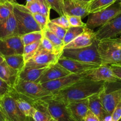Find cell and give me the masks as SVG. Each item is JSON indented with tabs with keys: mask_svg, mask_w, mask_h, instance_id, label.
I'll return each instance as SVG.
<instances>
[{
	"mask_svg": "<svg viewBox=\"0 0 121 121\" xmlns=\"http://www.w3.org/2000/svg\"><path fill=\"white\" fill-rule=\"evenodd\" d=\"M107 83L104 82H94L84 78L64 89L53 92L52 98L67 104L100 93L106 89Z\"/></svg>",
	"mask_w": 121,
	"mask_h": 121,
	"instance_id": "obj_1",
	"label": "cell"
},
{
	"mask_svg": "<svg viewBox=\"0 0 121 121\" xmlns=\"http://www.w3.org/2000/svg\"><path fill=\"white\" fill-rule=\"evenodd\" d=\"M102 65L121 64V39L112 38L98 41L97 46Z\"/></svg>",
	"mask_w": 121,
	"mask_h": 121,
	"instance_id": "obj_2",
	"label": "cell"
},
{
	"mask_svg": "<svg viewBox=\"0 0 121 121\" xmlns=\"http://www.w3.org/2000/svg\"><path fill=\"white\" fill-rule=\"evenodd\" d=\"M98 43V40H96L92 44L87 47L78 48H64L60 57L100 66L102 61L97 49Z\"/></svg>",
	"mask_w": 121,
	"mask_h": 121,
	"instance_id": "obj_3",
	"label": "cell"
},
{
	"mask_svg": "<svg viewBox=\"0 0 121 121\" xmlns=\"http://www.w3.org/2000/svg\"><path fill=\"white\" fill-rule=\"evenodd\" d=\"M13 13L16 20L19 35L21 36L30 32L42 31L36 22L33 14L25 5L17 2L14 3Z\"/></svg>",
	"mask_w": 121,
	"mask_h": 121,
	"instance_id": "obj_4",
	"label": "cell"
},
{
	"mask_svg": "<svg viewBox=\"0 0 121 121\" xmlns=\"http://www.w3.org/2000/svg\"><path fill=\"white\" fill-rule=\"evenodd\" d=\"M14 88L18 93L34 100L43 99L53 94V92L45 89L40 83L20 79H18Z\"/></svg>",
	"mask_w": 121,
	"mask_h": 121,
	"instance_id": "obj_5",
	"label": "cell"
},
{
	"mask_svg": "<svg viewBox=\"0 0 121 121\" xmlns=\"http://www.w3.org/2000/svg\"><path fill=\"white\" fill-rule=\"evenodd\" d=\"M121 13V6L119 1L100 11L89 14L85 23L89 28L101 27Z\"/></svg>",
	"mask_w": 121,
	"mask_h": 121,
	"instance_id": "obj_6",
	"label": "cell"
},
{
	"mask_svg": "<svg viewBox=\"0 0 121 121\" xmlns=\"http://www.w3.org/2000/svg\"><path fill=\"white\" fill-rule=\"evenodd\" d=\"M0 109L5 117L6 121H28L29 117H26L20 111L15 100L8 94L1 98Z\"/></svg>",
	"mask_w": 121,
	"mask_h": 121,
	"instance_id": "obj_7",
	"label": "cell"
},
{
	"mask_svg": "<svg viewBox=\"0 0 121 121\" xmlns=\"http://www.w3.org/2000/svg\"><path fill=\"white\" fill-rule=\"evenodd\" d=\"M43 100L46 103L52 119L56 121H74L66 107V104L53 99L52 95L46 97Z\"/></svg>",
	"mask_w": 121,
	"mask_h": 121,
	"instance_id": "obj_8",
	"label": "cell"
},
{
	"mask_svg": "<svg viewBox=\"0 0 121 121\" xmlns=\"http://www.w3.org/2000/svg\"><path fill=\"white\" fill-rule=\"evenodd\" d=\"M121 34V13L101 26L95 33L96 40L112 39Z\"/></svg>",
	"mask_w": 121,
	"mask_h": 121,
	"instance_id": "obj_9",
	"label": "cell"
},
{
	"mask_svg": "<svg viewBox=\"0 0 121 121\" xmlns=\"http://www.w3.org/2000/svg\"><path fill=\"white\" fill-rule=\"evenodd\" d=\"M60 5L64 15L78 16L84 18L89 14L88 2L79 0H60Z\"/></svg>",
	"mask_w": 121,
	"mask_h": 121,
	"instance_id": "obj_10",
	"label": "cell"
},
{
	"mask_svg": "<svg viewBox=\"0 0 121 121\" xmlns=\"http://www.w3.org/2000/svg\"><path fill=\"white\" fill-rule=\"evenodd\" d=\"M84 77L94 82H104L107 83H115L118 79L115 76L110 65H100L83 73Z\"/></svg>",
	"mask_w": 121,
	"mask_h": 121,
	"instance_id": "obj_11",
	"label": "cell"
},
{
	"mask_svg": "<svg viewBox=\"0 0 121 121\" xmlns=\"http://www.w3.org/2000/svg\"><path fill=\"white\" fill-rule=\"evenodd\" d=\"M24 44L20 35L0 38V54L3 56L23 54Z\"/></svg>",
	"mask_w": 121,
	"mask_h": 121,
	"instance_id": "obj_12",
	"label": "cell"
},
{
	"mask_svg": "<svg viewBox=\"0 0 121 121\" xmlns=\"http://www.w3.org/2000/svg\"><path fill=\"white\" fill-rule=\"evenodd\" d=\"M60 55L53 54L39 47L36 54L27 61L25 66H48L58 62Z\"/></svg>",
	"mask_w": 121,
	"mask_h": 121,
	"instance_id": "obj_13",
	"label": "cell"
},
{
	"mask_svg": "<svg viewBox=\"0 0 121 121\" xmlns=\"http://www.w3.org/2000/svg\"><path fill=\"white\" fill-rule=\"evenodd\" d=\"M84 78L83 73V74L71 73L56 80L43 83L42 85L45 89L53 93L60 90L64 89Z\"/></svg>",
	"mask_w": 121,
	"mask_h": 121,
	"instance_id": "obj_14",
	"label": "cell"
},
{
	"mask_svg": "<svg viewBox=\"0 0 121 121\" xmlns=\"http://www.w3.org/2000/svg\"><path fill=\"white\" fill-rule=\"evenodd\" d=\"M58 63L68 70L70 73L74 74H83L87 71L99 66L62 57H59L58 60Z\"/></svg>",
	"mask_w": 121,
	"mask_h": 121,
	"instance_id": "obj_15",
	"label": "cell"
},
{
	"mask_svg": "<svg viewBox=\"0 0 121 121\" xmlns=\"http://www.w3.org/2000/svg\"><path fill=\"white\" fill-rule=\"evenodd\" d=\"M70 74L71 73L68 70L57 62L49 65L44 71L36 82L42 84L43 83L56 80Z\"/></svg>",
	"mask_w": 121,
	"mask_h": 121,
	"instance_id": "obj_16",
	"label": "cell"
},
{
	"mask_svg": "<svg viewBox=\"0 0 121 121\" xmlns=\"http://www.w3.org/2000/svg\"><path fill=\"white\" fill-rule=\"evenodd\" d=\"M95 33L91 29L86 27L85 30L74 39L72 41L65 45L64 48H78L87 47L96 41Z\"/></svg>",
	"mask_w": 121,
	"mask_h": 121,
	"instance_id": "obj_17",
	"label": "cell"
},
{
	"mask_svg": "<svg viewBox=\"0 0 121 121\" xmlns=\"http://www.w3.org/2000/svg\"><path fill=\"white\" fill-rule=\"evenodd\" d=\"M74 121H84L88 111V98L66 104Z\"/></svg>",
	"mask_w": 121,
	"mask_h": 121,
	"instance_id": "obj_18",
	"label": "cell"
},
{
	"mask_svg": "<svg viewBox=\"0 0 121 121\" xmlns=\"http://www.w3.org/2000/svg\"><path fill=\"white\" fill-rule=\"evenodd\" d=\"M101 100L106 112L112 115L114 109L121 100V88L106 93V89L100 92Z\"/></svg>",
	"mask_w": 121,
	"mask_h": 121,
	"instance_id": "obj_19",
	"label": "cell"
},
{
	"mask_svg": "<svg viewBox=\"0 0 121 121\" xmlns=\"http://www.w3.org/2000/svg\"><path fill=\"white\" fill-rule=\"evenodd\" d=\"M48 66H25L19 72V79L36 82Z\"/></svg>",
	"mask_w": 121,
	"mask_h": 121,
	"instance_id": "obj_20",
	"label": "cell"
},
{
	"mask_svg": "<svg viewBox=\"0 0 121 121\" xmlns=\"http://www.w3.org/2000/svg\"><path fill=\"white\" fill-rule=\"evenodd\" d=\"M19 72L12 68L4 61L0 64V78L14 87L19 79Z\"/></svg>",
	"mask_w": 121,
	"mask_h": 121,
	"instance_id": "obj_21",
	"label": "cell"
},
{
	"mask_svg": "<svg viewBox=\"0 0 121 121\" xmlns=\"http://www.w3.org/2000/svg\"><path fill=\"white\" fill-rule=\"evenodd\" d=\"M14 35H19L16 20L13 13L8 18L0 22V38H5Z\"/></svg>",
	"mask_w": 121,
	"mask_h": 121,
	"instance_id": "obj_22",
	"label": "cell"
},
{
	"mask_svg": "<svg viewBox=\"0 0 121 121\" xmlns=\"http://www.w3.org/2000/svg\"><path fill=\"white\" fill-rule=\"evenodd\" d=\"M88 108L100 121H103L104 117L108 114L103 108L101 100L100 93L93 95L88 98Z\"/></svg>",
	"mask_w": 121,
	"mask_h": 121,
	"instance_id": "obj_23",
	"label": "cell"
},
{
	"mask_svg": "<svg viewBox=\"0 0 121 121\" xmlns=\"http://www.w3.org/2000/svg\"><path fill=\"white\" fill-rule=\"evenodd\" d=\"M33 106L36 108L35 112L32 117L34 121H51L52 117L43 99L35 100Z\"/></svg>",
	"mask_w": 121,
	"mask_h": 121,
	"instance_id": "obj_24",
	"label": "cell"
},
{
	"mask_svg": "<svg viewBox=\"0 0 121 121\" xmlns=\"http://www.w3.org/2000/svg\"><path fill=\"white\" fill-rule=\"evenodd\" d=\"M4 60L10 67L21 72L25 67V60L23 54H13L4 56Z\"/></svg>",
	"mask_w": 121,
	"mask_h": 121,
	"instance_id": "obj_25",
	"label": "cell"
},
{
	"mask_svg": "<svg viewBox=\"0 0 121 121\" xmlns=\"http://www.w3.org/2000/svg\"><path fill=\"white\" fill-rule=\"evenodd\" d=\"M117 0H91L88 2L89 14L97 13L110 7Z\"/></svg>",
	"mask_w": 121,
	"mask_h": 121,
	"instance_id": "obj_26",
	"label": "cell"
},
{
	"mask_svg": "<svg viewBox=\"0 0 121 121\" xmlns=\"http://www.w3.org/2000/svg\"><path fill=\"white\" fill-rule=\"evenodd\" d=\"M86 27L87 26H85L83 27H70L68 28L63 39L64 46L72 41L79 34H81L85 30Z\"/></svg>",
	"mask_w": 121,
	"mask_h": 121,
	"instance_id": "obj_27",
	"label": "cell"
},
{
	"mask_svg": "<svg viewBox=\"0 0 121 121\" xmlns=\"http://www.w3.org/2000/svg\"><path fill=\"white\" fill-rule=\"evenodd\" d=\"M43 33L44 36L48 39L53 43L57 50L60 53H62V52L64 47L63 40L58 37L56 35L53 34V33H52L51 31H49L46 28L43 30Z\"/></svg>",
	"mask_w": 121,
	"mask_h": 121,
	"instance_id": "obj_28",
	"label": "cell"
},
{
	"mask_svg": "<svg viewBox=\"0 0 121 121\" xmlns=\"http://www.w3.org/2000/svg\"><path fill=\"white\" fill-rule=\"evenodd\" d=\"M20 37H21V41L24 46L31 43L37 42V41H41L43 37V31L30 32V33L21 35Z\"/></svg>",
	"mask_w": 121,
	"mask_h": 121,
	"instance_id": "obj_29",
	"label": "cell"
},
{
	"mask_svg": "<svg viewBox=\"0 0 121 121\" xmlns=\"http://www.w3.org/2000/svg\"><path fill=\"white\" fill-rule=\"evenodd\" d=\"M14 9V3L9 2H0V22L8 18Z\"/></svg>",
	"mask_w": 121,
	"mask_h": 121,
	"instance_id": "obj_30",
	"label": "cell"
},
{
	"mask_svg": "<svg viewBox=\"0 0 121 121\" xmlns=\"http://www.w3.org/2000/svg\"><path fill=\"white\" fill-rule=\"evenodd\" d=\"M40 41H37V42L31 43L30 44L24 46L23 55L24 56L25 62L28 61L29 59H30L36 54V53L37 50L39 49V47H40Z\"/></svg>",
	"mask_w": 121,
	"mask_h": 121,
	"instance_id": "obj_31",
	"label": "cell"
},
{
	"mask_svg": "<svg viewBox=\"0 0 121 121\" xmlns=\"http://www.w3.org/2000/svg\"><path fill=\"white\" fill-rule=\"evenodd\" d=\"M46 28L48 29L49 31H51L53 34L56 35L58 37L60 38L62 40L64 39L65 33H66V30H67V29H65V28L51 22V21H49V22L47 23Z\"/></svg>",
	"mask_w": 121,
	"mask_h": 121,
	"instance_id": "obj_32",
	"label": "cell"
},
{
	"mask_svg": "<svg viewBox=\"0 0 121 121\" xmlns=\"http://www.w3.org/2000/svg\"><path fill=\"white\" fill-rule=\"evenodd\" d=\"M40 47L47 50V52H49L51 53H53V54H58V55H60V56L61 53H60L57 50V49L55 47L54 45L53 44V43L48 39L45 37L44 35L41 41H40Z\"/></svg>",
	"mask_w": 121,
	"mask_h": 121,
	"instance_id": "obj_33",
	"label": "cell"
},
{
	"mask_svg": "<svg viewBox=\"0 0 121 121\" xmlns=\"http://www.w3.org/2000/svg\"><path fill=\"white\" fill-rule=\"evenodd\" d=\"M33 17L35 20L36 22L37 23V24L40 26L42 30H43L46 28L47 23L50 21L49 18H47L45 17V15L40 14V13H36L33 14Z\"/></svg>",
	"mask_w": 121,
	"mask_h": 121,
	"instance_id": "obj_34",
	"label": "cell"
},
{
	"mask_svg": "<svg viewBox=\"0 0 121 121\" xmlns=\"http://www.w3.org/2000/svg\"><path fill=\"white\" fill-rule=\"evenodd\" d=\"M50 21L65 29H68L70 27L68 17L66 15H60L59 17L56 18L53 20H50Z\"/></svg>",
	"mask_w": 121,
	"mask_h": 121,
	"instance_id": "obj_35",
	"label": "cell"
},
{
	"mask_svg": "<svg viewBox=\"0 0 121 121\" xmlns=\"http://www.w3.org/2000/svg\"><path fill=\"white\" fill-rule=\"evenodd\" d=\"M25 7L32 13V14H36L39 13V9L40 7V2L37 0H33L30 2H26Z\"/></svg>",
	"mask_w": 121,
	"mask_h": 121,
	"instance_id": "obj_36",
	"label": "cell"
},
{
	"mask_svg": "<svg viewBox=\"0 0 121 121\" xmlns=\"http://www.w3.org/2000/svg\"><path fill=\"white\" fill-rule=\"evenodd\" d=\"M51 9L55 11L59 15H64L60 5V0H46Z\"/></svg>",
	"mask_w": 121,
	"mask_h": 121,
	"instance_id": "obj_37",
	"label": "cell"
},
{
	"mask_svg": "<svg viewBox=\"0 0 121 121\" xmlns=\"http://www.w3.org/2000/svg\"><path fill=\"white\" fill-rule=\"evenodd\" d=\"M13 88L14 87L9 86L6 82L0 78V97L1 98L9 94Z\"/></svg>",
	"mask_w": 121,
	"mask_h": 121,
	"instance_id": "obj_38",
	"label": "cell"
},
{
	"mask_svg": "<svg viewBox=\"0 0 121 121\" xmlns=\"http://www.w3.org/2000/svg\"><path fill=\"white\" fill-rule=\"evenodd\" d=\"M70 27H83L85 23L82 21L81 18L78 16H67Z\"/></svg>",
	"mask_w": 121,
	"mask_h": 121,
	"instance_id": "obj_39",
	"label": "cell"
},
{
	"mask_svg": "<svg viewBox=\"0 0 121 121\" xmlns=\"http://www.w3.org/2000/svg\"><path fill=\"white\" fill-rule=\"evenodd\" d=\"M112 121H119L121 117V100L117 104L112 113Z\"/></svg>",
	"mask_w": 121,
	"mask_h": 121,
	"instance_id": "obj_40",
	"label": "cell"
},
{
	"mask_svg": "<svg viewBox=\"0 0 121 121\" xmlns=\"http://www.w3.org/2000/svg\"><path fill=\"white\" fill-rule=\"evenodd\" d=\"M115 76L117 79L121 80V64H112L110 65Z\"/></svg>",
	"mask_w": 121,
	"mask_h": 121,
	"instance_id": "obj_41",
	"label": "cell"
},
{
	"mask_svg": "<svg viewBox=\"0 0 121 121\" xmlns=\"http://www.w3.org/2000/svg\"><path fill=\"white\" fill-rule=\"evenodd\" d=\"M51 7L49 5L40 2V7L39 13L45 15L46 17L50 18V10H51Z\"/></svg>",
	"mask_w": 121,
	"mask_h": 121,
	"instance_id": "obj_42",
	"label": "cell"
},
{
	"mask_svg": "<svg viewBox=\"0 0 121 121\" xmlns=\"http://www.w3.org/2000/svg\"><path fill=\"white\" fill-rule=\"evenodd\" d=\"M84 121H100L97 116L95 115L93 112L88 110L84 119Z\"/></svg>",
	"mask_w": 121,
	"mask_h": 121,
	"instance_id": "obj_43",
	"label": "cell"
},
{
	"mask_svg": "<svg viewBox=\"0 0 121 121\" xmlns=\"http://www.w3.org/2000/svg\"><path fill=\"white\" fill-rule=\"evenodd\" d=\"M0 121H6L5 117L1 109H0Z\"/></svg>",
	"mask_w": 121,
	"mask_h": 121,
	"instance_id": "obj_44",
	"label": "cell"
},
{
	"mask_svg": "<svg viewBox=\"0 0 121 121\" xmlns=\"http://www.w3.org/2000/svg\"><path fill=\"white\" fill-rule=\"evenodd\" d=\"M9 2L12 3H15L16 2V0H0V2Z\"/></svg>",
	"mask_w": 121,
	"mask_h": 121,
	"instance_id": "obj_45",
	"label": "cell"
},
{
	"mask_svg": "<svg viewBox=\"0 0 121 121\" xmlns=\"http://www.w3.org/2000/svg\"><path fill=\"white\" fill-rule=\"evenodd\" d=\"M37 1H39V2H41V3H43V4H45L47 5H49V4H47V1H46V0H37ZM49 7H50V6H49Z\"/></svg>",
	"mask_w": 121,
	"mask_h": 121,
	"instance_id": "obj_46",
	"label": "cell"
},
{
	"mask_svg": "<svg viewBox=\"0 0 121 121\" xmlns=\"http://www.w3.org/2000/svg\"><path fill=\"white\" fill-rule=\"evenodd\" d=\"M4 61V56L0 54V64H1V63L3 62Z\"/></svg>",
	"mask_w": 121,
	"mask_h": 121,
	"instance_id": "obj_47",
	"label": "cell"
},
{
	"mask_svg": "<svg viewBox=\"0 0 121 121\" xmlns=\"http://www.w3.org/2000/svg\"><path fill=\"white\" fill-rule=\"evenodd\" d=\"M79 1H84V2H89L91 0H79Z\"/></svg>",
	"mask_w": 121,
	"mask_h": 121,
	"instance_id": "obj_48",
	"label": "cell"
},
{
	"mask_svg": "<svg viewBox=\"0 0 121 121\" xmlns=\"http://www.w3.org/2000/svg\"><path fill=\"white\" fill-rule=\"evenodd\" d=\"M28 121H34V119H33V118H30V117H29V118H28Z\"/></svg>",
	"mask_w": 121,
	"mask_h": 121,
	"instance_id": "obj_49",
	"label": "cell"
},
{
	"mask_svg": "<svg viewBox=\"0 0 121 121\" xmlns=\"http://www.w3.org/2000/svg\"><path fill=\"white\" fill-rule=\"evenodd\" d=\"M26 1H27V2H30V1H32L33 0H26Z\"/></svg>",
	"mask_w": 121,
	"mask_h": 121,
	"instance_id": "obj_50",
	"label": "cell"
},
{
	"mask_svg": "<svg viewBox=\"0 0 121 121\" xmlns=\"http://www.w3.org/2000/svg\"><path fill=\"white\" fill-rule=\"evenodd\" d=\"M51 121H56V120H55V119H52L51 120Z\"/></svg>",
	"mask_w": 121,
	"mask_h": 121,
	"instance_id": "obj_51",
	"label": "cell"
},
{
	"mask_svg": "<svg viewBox=\"0 0 121 121\" xmlns=\"http://www.w3.org/2000/svg\"><path fill=\"white\" fill-rule=\"evenodd\" d=\"M119 1L120 4H121V0H119Z\"/></svg>",
	"mask_w": 121,
	"mask_h": 121,
	"instance_id": "obj_52",
	"label": "cell"
},
{
	"mask_svg": "<svg viewBox=\"0 0 121 121\" xmlns=\"http://www.w3.org/2000/svg\"><path fill=\"white\" fill-rule=\"evenodd\" d=\"M119 121H121V118H120V119H119Z\"/></svg>",
	"mask_w": 121,
	"mask_h": 121,
	"instance_id": "obj_53",
	"label": "cell"
},
{
	"mask_svg": "<svg viewBox=\"0 0 121 121\" xmlns=\"http://www.w3.org/2000/svg\"><path fill=\"white\" fill-rule=\"evenodd\" d=\"M119 38H120V39H121V36H120V37H119Z\"/></svg>",
	"mask_w": 121,
	"mask_h": 121,
	"instance_id": "obj_54",
	"label": "cell"
},
{
	"mask_svg": "<svg viewBox=\"0 0 121 121\" xmlns=\"http://www.w3.org/2000/svg\"><path fill=\"white\" fill-rule=\"evenodd\" d=\"M1 97H0V100H1Z\"/></svg>",
	"mask_w": 121,
	"mask_h": 121,
	"instance_id": "obj_55",
	"label": "cell"
},
{
	"mask_svg": "<svg viewBox=\"0 0 121 121\" xmlns=\"http://www.w3.org/2000/svg\"><path fill=\"white\" fill-rule=\"evenodd\" d=\"M117 1H119V0H117Z\"/></svg>",
	"mask_w": 121,
	"mask_h": 121,
	"instance_id": "obj_56",
	"label": "cell"
},
{
	"mask_svg": "<svg viewBox=\"0 0 121 121\" xmlns=\"http://www.w3.org/2000/svg\"><path fill=\"white\" fill-rule=\"evenodd\" d=\"M119 39H120V38H119Z\"/></svg>",
	"mask_w": 121,
	"mask_h": 121,
	"instance_id": "obj_57",
	"label": "cell"
},
{
	"mask_svg": "<svg viewBox=\"0 0 121 121\" xmlns=\"http://www.w3.org/2000/svg\"></svg>",
	"mask_w": 121,
	"mask_h": 121,
	"instance_id": "obj_58",
	"label": "cell"
}]
</instances>
